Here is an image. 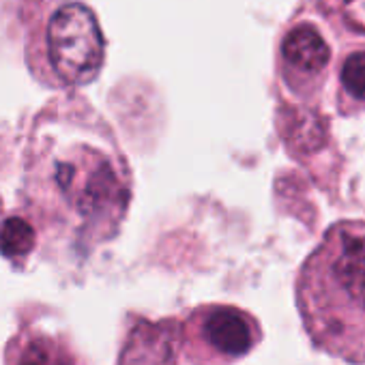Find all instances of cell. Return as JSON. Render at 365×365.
I'll return each mask as SVG.
<instances>
[{"instance_id":"obj_11","label":"cell","mask_w":365,"mask_h":365,"mask_svg":"<svg viewBox=\"0 0 365 365\" xmlns=\"http://www.w3.org/2000/svg\"><path fill=\"white\" fill-rule=\"evenodd\" d=\"M0 211H3V205H0Z\"/></svg>"},{"instance_id":"obj_3","label":"cell","mask_w":365,"mask_h":365,"mask_svg":"<svg viewBox=\"0 0 365 365\" xmlns=\"http://www.w3.org/2000/svg\"><path fill=\"white\" fill-rule=\"evenodd\" d=\"M106 39L95 11L80 0H61L39 11L26 41L31 73L50 88L86 86L101 73Z\"/></svg>"},{"instance_id":"obj_2","label":"cell","mask_w":365,"mask_h":365,"mask_svg":"<svg viewBox=\"0 0 365 365\" xmlns=\"http://www.w3.org/2000/svg\"><path fill=\"white\" fill-rule=\"evenodd\" d=\"M309 341L346 363L365 365V220L331 224L294 282Z\"/></svg>"},{"instance_id":"obj_8","label":"cell","mask_w":365,"mask_h":365,"mask_svg":"<svg viewBox=\"0 0 365 365\" xmlns=\"http://www.w3.org/2000/svg\"><path fill=\"white\" fill-rule=\"evenodd\" d=\"M339 114L354 116L365 112V46L348 48L337 65V95Z\"/></svg>"},{"instance_id":"obj_9","label":"cell","mask_w":365,"mask_h":365,"mask_svg":"<svg viewBox=\"0 0 365 365\" xmlns=\"http://www.w3.org/2000/svg\"><path fill=\"white\" fill-rule=\"evenodd\" d=\"M37 228L22 211L0 217V256L5 260L24 264L37 252Z\"/></svg>"},{"instance_id":"obj_10","label":"cell","mask_w":365,"mask_h":365,"mask_svg":"<svg viewBox=\"0 0 365 365\" xmlns=\"http://www.w3.org/2000/svg\"><path fill=\"white\" fill-rule=\"evenodd\" d=\"M337 11L348 31L365 35V0H337Z\"/></svg>"},{"instance_id":"obj_5","label":"cell","mask_w":365,"mask_h":365,"mask_svg":"<svg viewBox=\"0 0 365 365\" xmlns=\"http://www.w3.org/2000/svg\"><path fill=\"white\" fill-rule=\"evenodd\" d=\"M331 50L314 24L292 26L279 46V71L299 99H314L327 80Z\"/></svg>"},{"instance_id":"obj_7","label":"cell","mask_w":365,"mask_h":365,"mask_svg":"<svg viewBox=\"0 0 365 365\" xmlns=\"http://www.w3.org/2000/svg\"><path fill=\"white\" fill-rule=\"evenodd\" d=\"M3 365H88V361L65 333L24 327L7 339Z\"/></svg>"},{"instance_id":"obj_1","label":"cell","mask_w":365,"mask_h":365,"mask_svg":"<svg viewBox=\"0 0 365 365\" xmlns=\"http://www.w3.org/2000/svg\"><path fill=\"white\" fill-rule=\"evenodd\" d=\"M131 198V168L108 125L63 112L35 123L18 200L46 252L93 254L118 237Z\"/></svg>"},{"instance_id":"obj_6","label":"cell","mask_w":365,"mask_h":365,"mask_svg":"<svg viewBox=\"0 0 365 365\" xmlns=\"http://www.w3.org/2000/svg\"><path fill=\"white\" fill-rule=\"evenodd\" d=\"M180 322L138 318L123 339L116 365H180Z\"/></svg>"},{"instance_id":"obj_4","label":"cell","mask_w":365,"mask_h":365,"mask_svg":"<svg viewBox=\"0 0 365 365\" xmlns=\"http://www.w3.org/2000/svg\"><path fill=\"white\" fill-rule=\"evenodd\" d=\"M260 341L258 318L237 305L205 303L180 320V352L190 365H235Z\"/></svg>"}]
</instances>
